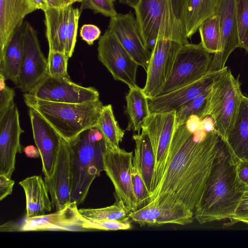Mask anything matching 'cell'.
<instances>
[{"mask_svg":"<svg viewBox=\"0 0 248 248\" xmlns=\"http://www.w3.org/2000/svg\"><path fill=\"white\" fill-rule=\"evenodd\" d=\"M221 137L190 117L175 125L165 169L151 196L156 203H180L194 212L202 197Z\"/></svg>","mask_w":248,"mask_h":248,"instance_id":"obj_1","label":"cell"},{"mask_svg":"<svg viewBox=\"0 0 248 248\" xmlns=\"http://www.w3.org/2000/svg\"><path fill=\"white\" fill-rule=\"evenodd\" d=\"M242 192L236 187L235 165L221 137L218 148L194 217L200 224L230 219Z\"/></svg>","mask_w":248,"mask_h":248,"instance_id":"obj_2","label":"cell"},{"mask_svg":"<svg viewBox=\"0 0 248 248\" xmlns=\"http://www.w3.org/2000/svg\"><path fill=\"white\" fill-rule=\"evenodd\" d=\"M186 0H140L136 19L145 47H154L157 38L188 43L185 24Z\"/></svg>","mask_w":248,"mask_h":248,"instance_id":"obj_3","label":"cell"},{"mask_svg":"<svg viewBox=\"0 0 248 248\" xmlns=\"http://www.w3.org/2000/svg\"><path fill=\"white\" fill-rule=\"evenodd\" d=\"M71 176V202L78 205L85 201L94 179L104 170L106 144L95 126L67 142Z\"/></svg>","mask_w":248,"mask_h":248,"instance_id":"obj_4","label":"cell"},{"mask_svg":"<svg viewBox=\"0 0 248 248\" xmlns=\"http://www.w3.org/2000/svg\"><path fill=\"white\" fill-rule=\"evenodd\" d=\"M24 101L38 111L67 142L89 128L96 126L104 106L99 99L81 103L50 102L27 93Z\"/></svg>","mask_w":248,"mask_h":248,"instance_id":"obj_5","label":"cell"},{"mask_svg":"<svg viewBox=\"0 0 248 248\" xmlns=\"http://www.w3.org/2000/svg\"><path fill=\"white\" fill-rule=\"evenodd\" d=\"M244 95L237 78L226 67L210 90L202 117L210 115L215 129L224 139L232 127Z\"/></svg>","mask_w":248,"mask_h":248,"instance_id":"obj_6","label":"cell"},{"mask_svg":"<svg viewBox=\"0 0 248 248\" xmlns=\"http://www.w3.org/2000/svg\"><path fill=\"white\" fill-rule=\"evenodd\" d=\"M210 54L201 43L183 45L159 95L190 84L203 77L209 71L212 58Z\"/></svg>","mask_w":248,"mask_h":248,"instance_id":"obj_7","label":"cell"},{"mask_svg":"<svg viewBox=\"0 0 248 248\" xmlns=\"http://www.w3.org/2000/svg\"><path fill=\"white\" fill-rule=\"evenodd\" d=\"M133 155V152L120 148H106L103 155L104 171L113 185L117 201L121 202L128 213L138 209L131 176Z\"/></svg>","mask_w":248,"mask_h":248,"instance_id":"obj_8","label":"cell"},{"mask_svg":"<svg viewBox=\"0 0 248 248\" xmlns=\"http://www.w3.org/2000/svg\"><path fill=\"white\" fill-rule=\"evenodd\" d=\"M98 59L107 68L115 80L126 84L129 88L136 87L139 66L108 29L99 39Z\"/></svg>","mask_w":248,"mask_h":248,"instance_id":"obj_9","label":"cell"},{"mask_svg":"<svg viewBox=\"0 0 248 248\" xmlns=\"http://www.w3.org/2000/svg\"><path fill=\"white\" fill-rule=\"evenodd\" d=\"M183 45L174 40L157 38L151 50L143 92L148 98L159 95L172 69L177 54Z\"/></svg>","mask_w":248,"mask_h":248,"instance_id":"obj_10","label":"cell"},{"mask_svg":"<svg viewBox=\"0 0 248 248\" xmlns=\"http://www.w3.org/2000/svg\"><path fill=\"white\" fill-rule=\"evenodd\" d=\"M24 57L16 85L24 93L36 87L48 75L47 61L42 52L36 31L24 22Z\"/></svg>","mask_w":248,"mask_h":248,"instance_id":"obj_11","label":"cell"},{"mask_svg":"<svg viewBox=\"0 0 248 248\" xmlns=\"http://www.w3.org/2000/svg\"><path fill=\"white\" fill-rule=\"evenodd\" d=\"M175 123V111L153 112L150 113L142 128L147 133L155 154V189L165 169Z\"/></svg>","mask_w":248,"mask_h":248,"instance_id":"obj_12","label":"cell"},{"mask_svg":"<svg viewBox=\"0 0 248 248\" xmlns=\"http://www.w3.org/2000/svg\"><path fill=\"white\" fill-rule=\"evenodd\" d=\"M44 101L81 103L99 99V93L93 87H83L71 79L47 75L33 90L26 93Z\"/></svg>","mask_w":248,"mask_h":248,"instance_id":"obj_13","label":"cell"},{"mask_svg":"<svg viewBox=\"0 0 248 248\" xmlns=\"http://www.w3.org/2000/svg\"><path fill=\"white\" fill-rule=\"evenodd\" d=\"M23 132L18 108L14 104L0 115V174L11 178L16 155L22 151L20 136Z\"/></svg>","mask_w":248,"mask_h":248,"instance_id":"obj_14","label":"cell"},{"mask_svg":"<svg viewBox=\"0 0 248 248\" xmlns=\"http://www.w3.org/2000/svg\"><path fill=\"white\" fill-rule=\"evenodd\" d=\"M128 217L140 226H160L167 224L185 225L193 222L194 213L180 203L153 201L133 212Z\"/></svg>","mask_w":248,"mask_h":248,"instance_id":"obj_15","label":"cell"},{"mask_svg":"<svg viewBox=\"0 0 248 248\" xmlns=\"http://www.w3.org/2000/svg\"><path fill=\"white\" fill-rule=\"evenodd\" d=\"M108 30L112 33L139 65L146 71L151 51L142 41L136 19L130 11L110 17Z\"/></svg>","mask_w":248,"mask_h":248,"instance_id":"obj_16","label":"cell"},{"mask_svg":"<svg viewBox=\"0 0 248 248\" xmlns=\"http://www.w3.org/2000/svg\"><path fill=\"white\" fill-rule=\"evenodd\" d=\"M224 69L208 71L201 78L190 84L164 94L148 98L150 112L177 111L209 89Z\"/></svg>","mask_w":248,"mask_h":248,"instance_id":"obj_17","label":"cell"},{"mask_svg":"<svg viewBox=\"0 0 248 248\" xmlns=\"http://www.w3.org/2000/svg\"><path fill=\"white\" fill-rule=\"evenodd\" d=\"M33 139L40 155L45 177L52 175L62 137L35 109L29 108Z\"/></svg>","mask_w":248,"mask_h":248,"instance_id":"obj_18","label":"cell"},{"mask_svg":"<svg viewBox=\"0 0 248 248\" xmlns=\"http://www.w3.org/2000/svg\"><path fill=\"white\" fill-rule=\"evenodd\" d=\"M217 13L219 18V43L218 50L212 58L209 71H219L225 68L231 53L239 47L234 0H220Z\"/></svg>","mask_w":248,"mask_h":248,"instance_id":"obj_19","label":"cell"},{"mask_svg":"<svg viewBox=\"0 0 248 248\" xmlns=\"http://www.w3.org/2000/svg\"><path fill=\"white\" fill-rule=\"evenodd\" d=\"M52 208L61 210L71 202V176L67 142L62 138L51 176L44 177Z\"/></svg>","mask_w":248,"mask_h":248,"instance_id":"obj_20","label":"cell"},{"mask_svg":"<svg viewBox=\"0 0 248 248\" xmlns=\"http://www.w3.org/2000/svg\"><path fill=\"white\" fill-rule=\"evenodd\" d=\"M76 202L51 214L32 218L26 217L20 226V232L70 231L83 232L82 216Z\"/></svg>","mask_w":248,"mask_h":248,"instance_id":"obj_21","label":"cell"},{"mask_svg":"<svg viewBox=\"0 0 248 248\" xmlns=\"http://www.w3.org/2000/svg\"><path fill=\"white\" fill-rule=\"evenodd\" d=\"M223 140L234 165L248 161V97L243 96L234 123Z\"/></svg>","mask_w":248,"mask_h":248,"instance_id":"obj_22","label":"cell"},{"mask_svg":"<svg viewBox=\"0 0 248 248\" xmlns=\"http://www.w3.org/2000/svg\"><path fill=\"white\" fill-rule=\"evenodd\" d=\"M36 10L29 0H0V53L24 17Z\"/></svg>","mask_w":248,"mask_h":248,"instance_id":"obj_23","label":"cell"},{"mask_svg":"<svg viewBox=\"0 0 248 248\" xmlns=\"http://www.w3.org/2000/svg\"><path fill=\"white\" fill-rule=\"evenodd\" d=\"M26 197V217L44 215L52 209L48 191L44 180L39 175L27 177L19 182Z\"/></svg>","mask_w":248,"mask_h":248,"instance_id":"obj_24","label":"cell"},{"mask_svg":"<svg viewBox=\"0 0 248 248\" xmlns=\"http://www.w3.org/2000/svg\"><path fill=\"white\" fill-rule=\"evenodd\" d=\"M24 21L15 30L10 40L0 53V74L15 85L24 57Z\"/></svg>","mask_w":248,"mask_h":248,"instance_id":"obj_25","label":"cell"},{"mask_svg":"<svg viewBox=\"0 0 248 248\" xmlns=\"http://www.w3.org/2000/svg\"><path fill=\"white\" fill-rule=\"evenodd\" d=\"M71 6L63 8H48L44 11L46 36L49 52L65 53L68 18Z\"/></svg>","mask_w":248,"mask_h":248,"instance_id":"obj_26","label":"cell"},{"mask_svg":"<svg viewBox=\"0 0 248 248\" xmlns=\"http://www.w3.org/2000/svg\"><path fill=\"white\" fill-rule=\"evenodd\" d=\"M220 0H186L185 24L186 35L190 38L201 24L214 15Z\"/></svg>","mask_w":248,"mask_h":248,"instance_id":"obj_27","label":"cell"},{"mask_svg":"<svg viewBox=\"0 0 248 248\" xmlns=\"http://www.w3.org/2000/svg\"><path fill=\"white\" fill-rule=\"evenodd\" d=\"M126 113L129 117L127 130H133L140 133L150 114L148 99L138 86L129 88L125 97Z\"/></svg>","mask_w":248,"mask_h":248,"instance_id":"obj_28","label":"cell"},{"mask_svg":"<svg viewBox=\"0 0 248 248\" xmlns=\"http://www.w3.org/2000/svg\"><path fill=\"white\" fill-rule=\"evenodd\" d=\"M141 133L132 136L139 152L140 167L146 186L151 194L154 191L155 156L153 149L146 132L142 129Z\"/></svg>","mask_w":248,"mask_h":248,"instance_id":"obj_29","label":"cell"},{"mask_svg":"<svg viewBox=\"0 0 248 248\" xmlns=\"http://www.w3.org/2000/svg\"><path fill=\"white\" fill-rule=\"evenodd\" d=\"M96 126L103 136L106 148L115 150L120 148L124 131L115 118L111 105L103 106Z\"/></svg>","mask_w":248,"mask_h":248,"instance_id":"obj_30","label":"cell"},{"mask_svg":"<svg viewBox=\"0 0 248 248\" xmlns=\"http://www.w3.org/2000/svg\"><path fill=\"white\" fill-rule=\"evenodd\" d=\"M198 30L203 47L211 54L216 53L220 39L219 18L217 12L203 22Z\"/></svg>","mask_w":248,"mask_h":248,"instance_id":"obj_31","label":"cell"},{"mask_svg":"<svg viewBox=\"0 0 248 248\" xmlns=\"http://www.w3.org/2000/svg\"><path fill=\"white\" fill-rule=\"evenodd\" d=\"M132 181L136 197L138 209L147 204L151 201V194L147 189L141 172L139 152L135 147L131 170Z\"/></svg>","mask_w":248,"mask_h":248,"instance_id":"obj_32","label":"cell"},{"mask_svg":"<svg viewBox=\"0 0 248 248\" xmlns=\"http://www.w3.org/2000/svg\"><path fill=\"white\" fill-rule=\"evenodd\" d=\"M78 211L82 217L89 220H122L127 217L129 214L123 203L118 201L105 207L82 208Z\"/></svg>","mask_w":248,"mask_h":248,"instance_id":"obj_33","label":"cell"},{"mask_svg":"<svg viewBox=\"0 0 248 248\" xmlns=\"http://www.w3.org/2000/svg\"><path fill=\"white\" fill-rule=\"evenodd\" d=\"M239 47L248 53V0H234Z\"/></svg>","mask_w":248,"mask_h":248,"instance_id":"obj_34","label":"cell"},{"mask_svg":"<svg viewBox=\"0 0 248 248\" xmlns=\"http://www.w3.org/2000/svg\"><path fill=\"white\" fill-rule=\"evenodd\" d=\"M211 88L175 112V125L183 123L193 115L202 117Z\"/></svg>","mask_w":248,"mask_h":248,"instance_id":"obj_35","label":"cell"},{"mask_svg":"<svg viewBox=\"0 0 248 248\" xmlns=\"http://www.w3.org/2000/svg\"><path fill=\"white\" fill-rule=\"evenodd\" d=\"M129 217L122 220H89L82 217V227L86 231L127 230L131 228Z\"/></svg>","mask_w":248,"mask_h":248,"instance_id":"obj_36","label":"cell"},{"mask_svg":"<svg viewBox=\"0 0 248 248\" xmlns=\"http://www.w3.org/2000/svg\"><path fill=\"white\" fill-rule=\"evenodd\" d=\"M68 59L65 53L49 52L47 59L48 75L54 77L70 79L67 73Z\"/></svg>","mask_w":248,"mask_h":248,"instance_id":"obj_37","label":"cell"},{"mask_svg":"<svg viewBox=\"0 0 248 248\" xmlns=\"http://www.w3.org/2000/svg\"><path fill=\"white\" fill-rule=\"evenodd\" d=\"M79 9L71 7L68 18L65 53L68 58L74 51L77 41L78 23L80 16Z\"/></svg>","mask_w":248,"mask_h":248,"instance_id":"obj_38","label":"cell"},{"mask_svg":"<svg viewBox=\"0 0 248 248\" xmlns=\"http://www.w3.org/2000/svg\"><path fill=\"white\" fill-rule=\"evenodd\" d=\"M85 9H90L95 14L107 17H113L118 14L111 0H81L79 9L80 14Z\"/></svg>","mask_w":248,"mask_h":248,"instance_id":"obj_39","label":"cell"},{"mask_svg":"<svg viewBox=\"0 0 248 248\" xmlns=\"http://www.w3.org/2000/svg\"><path fill=\"white\" fill-rule=\"evenodd\" d=\"M228 224L232 225L238 222L248 223V187L242 191V194L235 210L234 213Z\"/></svg>","mask_w":248,"mask_h":248,"instance_id":"obj_40","label":"cell"},{"mask_svg":"<svg viewBox=\"0 0 248 248\" xmlns=\"http://www.w3.org/2000/svg\"><path fill=\"white\" fill-rule=\"evenodd\" d=\"M6 79L0 74V115L14 103V90L6 84Z\"/></svg>","mask_w":248,"mask_h":248,"instance_id":"obj_41","label":"cell"},{"mask_svg":"<svg viewBox=\"0 0 248 248\" xmlns=\"http://www.w3.org/2000/svg\"><path fill=\"white\" fill-rule=\"evenodd\" d=\"M235 165L236 189L242 192L248 187V161L239 162Z\"/></svg>","mask_w":248,"mask_h":248,"instance_id":"obj_42","label":"cell"},{"mask_svg":"<svg viewBox=\"0 0 248 248\" xmlns=\"http://www.w3.org/2000/svg\"><path fill=\"white\" fill-rule=\"evenodd\" d=\"M101 31L93 24H84L80 30V36L88 45H92L100 37Z\"/></svg>","mask_w":248,"mask_h":248,"instance_id":"obj_43","label":"cell"},{"mask_svg":"<svg viewBox=\"0 0 248 248\" xmlns=\"http://www.w3.org/2000/svg\"><path fill=\"white\" fill-rule=\"evenodd\" d=\"M15 182L11 178L0 174V200L2 201L13 192Z\"/></svg>","mask_w":248,"mask_h":248,"instance_id":"obj_44","label":"cell"},{"mask_svg":"<svg viewBox=\"0 0 248 248\" xmlns=\"http://www.w3.org/2000/svg\"><path fill=\"white\" fill-rule=\"evenodd\" d=\"M48 8H63L72 5L75 2H81V0H45Z\"/></svg>","mask_w":248,"mask_h":248,"instance_id":"obj_45","label":"cell"},{"mask_svg":"<svg viewBox=\"0 0 248 248\" xmlns=\"http://www.w3.org/2000/svg\"><path fill=\"white\" fill-rule=\"evenodd\" d=\"M0 232H20V226H19L16 223L7 222L0 226Z\"/></svg>","mask_w":248,"mask_h":248,"instance_id":"obj_46","label":"cell"},{"mask_svg":"<svg viewBox=\"0 0 248 248\" xmlns=\"http://www.w3.org/2000/svg\"><path fill=\"white\" fill-rule=\"evenodd\" d=\"M140 0H119L121 3L126 4L135 9Z\"/></svg>","mask_w":248,"mask_h":248,"instance_id":"obj_47","label":"cell"},{"mask_svg":"<svg viewBox=\"0 0 248 248\" xmlns=\"http://www.w3.org/2000/svg\"><path fill=\"white\" fill-rule=\"evenodd\" d=\"M112 1H113V2L115 1L116 0H111Z\"/></svg>","mask_w":248,"mask_h":248,"instance_id":"obj_48","label":"cell"},{"mask_svg":"<svg viewBox=\"0 0 248 248\" xmlns=\"http://www.w3.org/2000/svg\"><path fill=\"white\" fill-rule=\"evenodd\" d=\"M246 224L248 225V223H246Z\"/></svg>","mask_w":248,"mask_h":248,"instance_id":"obj_49","label":"cell"}]
</instances>
